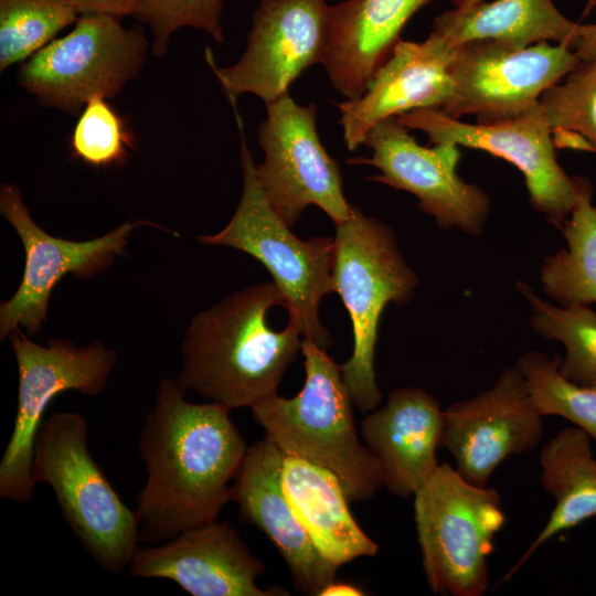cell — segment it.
<instances>
[{"mask_svg": "<svg viewBox=\"0 0 596 596\" xmlns=\"http://www.w3.org/2000/svg\"><path fill=\"white\" fill-rule=\"evenodd\" d=\"M185 395L175 379H162L139 433L147 480L135 512L142 541L166 542L216 521L248 449L231 409Z\"/></svg>", "mask_w": 596, "mask_h": 596, "instance_id": "obj_1", "label": "cell"}, {"mask_svg": "<svg viewBox=\"0 0 596 596\" xmlns=\"http://www.w3.org/2000/svg\"><path fill=\"white\" fill-rule=\"evenodd\" d=\"M275 306L284 307L283 296L266 281L193 316L181 345L179 384L228 409L253 407L277 394L301 353L302 333L290 320L284 330H273L267 312Z\"/></svg>", "mask_w": 596, "mask_h": 596, "instance_id": "obj_2", "label": "cell"}, {"mask_svg": "<svg viewBox=\"0 0 596 596\" xmlns=\"http://www.w3.org/2000/svg\"><path fill=\"white\" fill-rule=\"evenodd\" d=\"M301 353L306 376L300 392L258 402L251 407L253 418L285 455L332 472L350 502L368 500L383 486L382 466L358 438L340 364L308 337H302Z\"/></svg>", "mask_w": 596, "mask_h": 596, "instance_id": "obj_3", "label": "cell"}, {"mask_svg": "<svg viewBox=\"0 0 596 596\" xmlns=\"http://www.w3.org/2000/svg\"><path fill=\"white\" fill-rule=\"evenodd\" d=\"M87 433L86 418L78 413L43 419L32 479L51 486L64 520L96 565L121 574L138 550L139 522L92 457Z\"/></svg>", "mask_w": 596, "mask_h": 596, "instance_id": "obj_4", "label": "cell"}, {"mask_svg": "<svg viewBox=\"0 0 596 596\" xmlns=\"http://www.w3.org/2000/svg\"><path fill=\"white\" fill-rule=\"evenodd\" d=\"M334 225L333 283L353 331V351L340 364L341 375L353 406L373 411L382 401L374 371L381 313L389 302L409 304L419 281L382 221L352 205L349 217Z\"/></svg>", "mask_w": 596, "mask_h": 596, "instance_id": "obj_5", "label": "cell"}, {"mask_svg": "<svg viewBox=\"0 0 596 596\" xmlns=\"http://www.w3.org/2000/svg\"><path fill=\"white\" fill-rule=\"evenodd\" d=\"M236 120L241 132L242 196L223 230L201 235L196 241L238 249L263 264L283 296L289 320L300 328L302 337L327 350L332 340L319 320V306L326 295L336 292L334 238L312 236L304 241L291 232L258 182L256 163L238 115Z\"/></svg>", "mask_w": 596, "mask_h": 596, "instance_id": "obj_6", "label": "cell"}, {"mask_svg": "<svg viewBox=\"0 0 596 596\" xmlns=\"http://www.w3.org/2000/svg\"><path fill=\"white\" fill-rule=\"evenodd\" d=\"M422 562L434 594L480 596L489 584L488 557L505 522L500 494L439 464L415 492Z\"/></svg>", "mask_w": 596, "mask_h": 596, "instance_id": "obj_7", "label": "cell"}, {"mask_svg": "<svg viewBox=\"0 0 596 596\" xmlns=\"http://www.w3.org/2000/svg\"><path fill=\"white\" fill-rule=\"evenodd\" d=\"M151 51L141 23L126 28L107 14H81L74 28L24 61L18 84L44 107L79 114L111 98L138 76Z\"/></svg>", "mask_w": 596, "mask_h": 596, "instance_id": "obj_8", "label": "cell"}, {"mask_svg": "<svg viewBox=\"0 0 596 596\" xmlns=\"http://www.w3.org/2000/svg\"><path fill=\"white\" fill-rule=\"evenodd\" d=\"M8 338L17 361L19 386L13 429L0 460V498L24 504L33 496L34 441L47 406L65 391L99 395L117 355L98 341L77 347L65 339H50L41 345L19 329Z\"/></svg>", "mask_w": 596, "mask_h": 596, "instance_id": "obj_9", "label": "cell"}, {"mask_svg": "<svg viewBox=\"0 0 596 596\" xmlns=\"http://www.w3.org/2000/svg\"><path fill=\"white\" fill-rule=\"evenodd\" d=\"M266 109L258 128L265 158L256 172L268 201L290 227L311 204L334 224L345 221L352 205L343 194L339 164L320 141L317 106L298 105L286 94Z\"/></svg>", "mask_w": 596, "mask_h": 596, "instance_id": "obj_10", "label": "cell"}, {"mask_svg": "<svg viewBox=\"0 0 596 596\" xmlns=\"http://www.w3.org/2000/svg\"><path fill=\"white\" fill-rule=\"evenodd\" d=\"M407 129L424 131L432 143H453L504 159L523 174L533 209L558 228L570 216L579 177L557 161L551 128L538 104L520 116L490 123H465L440 109H415L396 117Z\"/></svg>", "mask_w": 596, "mask_h": 596, "instance_id": "obj_11", "label": "cell"}, {"mask_svg": "<svg viewBox=\"0 0 596 596\" xmlns=\"http://www.w3.org/2000/svg\"><path fill=\"white\" fill-rule=\"evenodd\" d=\"M0 213L15 230L24 253L21 283L13 296L0 305V338L23 327L35 336L47 319L51 292L65 276L89 279L109 268L116 256L124 255L131 232L152 222H125L103 236L88 241L55 237L31 216L21 190L11 183L0 187Z\"/></svg>", "mask_w": 596, "mask_h": 596, "instance_id": "obj_12", "label": "cell"}, {"mask_svg": "<svg viewBox=\"0 0 596 596\" xmlns=\"http://www.w3.org/2000/svg\"><path fill=\"white\" fill-rule=\"evenodd\" d=\"M581 63L573 49L542 42L511 49L491 40L457 46L454 91L440 109L478 123L513 118L539 104L541 95Z\"/></svg>", "mask_w": 596, "mask_h": 596, "instance_id": "obj_13", "label": "cell"}, {"mask_svg": "<svg viewBox=\"0 0 596 596\" xmlns=\"http://www.w3.org/2000/svg\"><path fill=\"white\" fill-rule=\"evenodd\" d=\"M330 6L326 0H260L255 9L246 50L226 67L205 58L224 95L235 106L242 94L265 104L288 94L308 67L320 63L327 43Z\"/></svg>", "mask_w": 596, "mask_h": 596, "instance_id": "obj_14", "label": "cell"}, {"mask_svg": "<svg viewBox=\"0 0 596 596\" xmlns=\"http://www.w3.org/2000/svg\"><path fill=\"white\" fill-rule=\"evenodd\" d=\"M396 117L375 125L363 145L372 150L370 158H352L351 164L372 166L380 174L373 180L412 193L417 207L432 215L445 230L481 234L490 214V200L473 183L457 173L459 147L453 143L419 145Z\"/></svg>", "mask_w": 596, "mask_h": 596, "instance_id": "obj_15", "label": "cell"}, {"mask_svg": "<svg viewBox=\"0 0 596 596\" xmlns=\"http://www.w3.org/2000/svg\"><path fill=\"white\" fill-rule=\"evenodd\" d=\"M444 417L440 447L454 457L456 471L478 487H487L509 456L535 448L543 435V415L517 365L505 368L490 389L450 404Z\"/></svg>", "mask_w": 596, "mask_h": 596, "instance_id": "obj_16", "label": "cell"}, {"mask_svg": "<svg viewBox=\"0 0 596 596\" xmlns=\"http://www.w3.org/2000/svg\"><path fill=\"white\" fill-rule=\"evenodd\" d=\"M138 578H166L193 596H281L262 589L256 578L264 563L228 522L213 521L185 530L159 546L138 547L128 566Z\"/></svg>", "mask_w": 596, "mask_h": 596, "instance_id": "obj_17", "label": "cell"}, {"mask_svg": "<svg viewBox=\"0 0 596 596\" xmlns=\"http://www.w3.org/2000/svg\"><path fill=\"white\" fill-rule=\"evenodd\" d=\"M456 52L433 32L422 42L400 40L363 94L338 105L347 149L363 145L385 119L415 109H441L453 95Z\"/></svg>", "mask_w": 596, "mask_h": 596, "instance_id": "obj_18", "label": "cell"}, {"mask_svg": "<svg viewBox=\"0 0 596 596\" xmlns=\"http://www.w3.org/2000/svg\"><path fill=\"white\" fill-rule=\"evenodd\" d=\"M285 454L267 436L248 447L231 486L240 517L258 528L285 560L297 592L320 596L338 566L316 547L290 507L281 485Z\"/></svg>", "mask_w": 596, "mask_h": 596, "instance_id": "obj_19", "label": "cell"}, {"mask_svg": "<svg viewBox=\"0 0 596 596\" xmlns=\"http://www.w3.org/2000/svg\"><path fill=\"white\" fill-rule=\"evenodd\" d=\"M444 425L438 401L418 387L392 391L384 406L364 417L361 435L379 458L391 493L414 496L434 473Z\"/></svg>", "mask_w": 596, "mask_h": 596, "instance_id": "obj_20", "label": "cell"}, {"mask_svg": "<svg viewBox=\"0 0 596 596\" xmlns=\"http://www.w3.org/2000/svg\"><path fill=\"white\" fill-rule=\"evenodd\" d=\"M434 0H344L330 6L323 65L347 99L363 94L408 20Z\"/></svg>", "mask_w": 596, "mask_h": 596, "instance_id": "obj_21", "label": "cell"}, {"mask_svg": "<svg viewBox=\"0 0 596 596\" xmlns=\"http://www.w3.org/2000/svg\"><path fill=\"white\" fill-rule=\"evenodd\" d=\"M281 485L295 514L319 552L338 567L374 556L379 545L359 526L339 479L305 459L285 455Z\"/></svg>", "mask_w": 596, "mask_h": 596, "instance_id": "obj_22", "label": "cell"}, {"mask_svg": "<svg viewBox=\"0 0 596 596\" xmlns=\"http://www.w3.org/2000/svg\"><path fill=\"white\" fill-rule=\"evenodd\" d=\"M579 23L566 18L553 0H485L444 11L432 31L449 46L491 40L511 49L554 41L574 50Z\"/></svg>", "mask_w": 596, "mask_h": 596, "instance_id": "obj_23", "label": "cell"}, {"mask_svg": "<svg viewBox=\"0 0 596 596\" xmlns=\"http://www.w3.org/2000/svg\"><path fill=\"white\" fill-rule=\"evenodd\" d=\"M539 462L542 486L555 499V507L544 528L502 582L510 579L552 536L596 517V458L585 430L577 426L558 430L541 449Z\"/></svg>", "mask_w": 596, "mask_h": 596, "instance_id": "obj_24", "label": "cell"}, {"mask_svg": "<svg viewBox=\"0 0 596 596\" xmlns=\"http://www.w3.org/2000/svg\"><path fill=\"white\" fill-rule=\"evenodd\" d=\"M560 230L567 248L543 260V290L562 307L596 302V205L589 179L579 177L576 203Z\"/></svg>", "mask_w": 596, "mask_h": 596, "instance_id": "obj_25", "label": "cell"}, {"mask_svg": "<svg viewBox=\"0 0 596 596\" xmlns=\"http://www.w3.org/2000/svg\"><path fill=\"white\" fill-rule=\"evenodd\" d=\"M518 288L531 306L536 334L560 341L565 348L560 373L578 385L596 387V312L587 305L556 307L524 283H518Z\"/></svg>", "mask_w": 596, "mask_h": 596, "instance_id": "obj_26", "label": "cell"}, {"mask_svg": "<svg viewBox=\"0 0 596 596\" xmlns=\"http://www.w3.org/2000/svg\"><path fill=\"white\" fill-rule=\"evenodd\" d=\"M539 105L555 148L596 153V58L581 61L541 95Z\"/></svg>", "mask_w": 596, "mask_h": 596, "instance_id": "obj_27", "label": "cell"}, {"mask_svg": "<svg viewBox=\"0 0 596 596\" xmlns=\"http://www.w3.org/2000/svg\"><path fill=\"white\" fill-rule=\"evenodd\" d=\"M78 17L67 0H0V72L30 58Z\"/></svg>", "mask_w": 596, "mask_h": 596, "instance_id": "obj_28", "label": "cell"}, {"mask_svg": "<svg viewBox=\"0 0 596 596\" xmlns=\"http://www.w3.org/2000/svg\"><path fill=\"white\" fill-rule=\"evenodd\" d=\"M561 356L540 351L523 354L517 362L530 397L543 415L561 416L585 430L596 441V387L578 385L558 371Z\"/></svg>", "mask_w": 596, "mask_h": 596, "instance_id": "obj_29", "label": "cell"}, {"mask_svg": "<svg viewBox=\"0 0 596 596\" xmlns=\"http://www.w3.org/2000/svg\"><path fill=\"white\" fill-rule=\"evenodd\" d=\"M106 99L95 96L87 102L70 139L72 157L97 169L123 166L136 149L127 119Z\"/></svg>", "mask_w": 596, "mask_h": 596, "instance_id": "obj_30", "label": "cell"}, {"mask_svg": "<svg viewBox=\"0 0 596 596\" xmlns=\"http://www.w3.org/2000/svg\"><path fill=\"white\" fill-rule=\"evenodd\" d=\"M223 3L224 0H143L132 17L150 31L151 53L164 57L172 34L180 28L202 30L215 42H223Z\"/></svg>", "mask_w": 596, "mask_h": 596, "instance_id": "obj_31", "label": "cell"}, {"mask_svg": "<svg viewBox=\"0 0 596 596\" xmlns=\"http://www.w3.org/2000/svg\"><path fill=\"white\" fill-rule=\"evenodd\" d=\"M81 14L134 15L143 0H67Z\"/></svg>", "mask_w": 596, "mask_h": 596, "instance_id": "obj_32", "label": "cell"}, {"mask_svg": "<svg viewBox=\"0 0 596 596\" xmlns=\"http://www.w3.org/2000/svg\"><path fill=\"white\" fill-rule=\"evenodd\" d=\"M574 51L581 61L596 58V22L579 25L578 39Z\"/></svg>", "mask_w": 596, "mask_h": 596, "instance_id": "obj_33", "label": "cell"}, {"mask_svg": "<svg viewBox=\"0 0 596 596\" xmlns=\"http://www.w3.org/2000/svg\"><path fill=\"white\" fill-rule=\"evenodd\" d=\"M360 596L365 595L364 590L355 586L352 583L347 582H331L320 593V596Z\"/></svg>", "mask_w": 596, "mask_h": 596, "instance_id": "obj_34", "label": "cell"}, {"mask_svg": "<svg viewBox=\"0 0 596 596\" xmlns=\"http://www.w3.org/2000/svg\"><path fill=\"white\" fill-rule=\"evenodd\" d=\"M480 1L482 0H453V4L455 8H468Z\"/></svg>", "mask_w": 596, "mask_h": 596, "instance_id": "obj_35", "label": "cell"}, {"mask_svg": "<svg viewBox=\"0 0 596 596\" xmlns=\"http://www.w3.org/2000/svg\"><path fill=\"white\" fill-rule=\"evenodd\" d=\"M595 7H596V0H586V6L584 9L583 17L588 15Z\"/></svg>", "mask_w": 596, "mask_h": 596, "instance_id": "obj_36", "label": "cell"}]
</instances>
